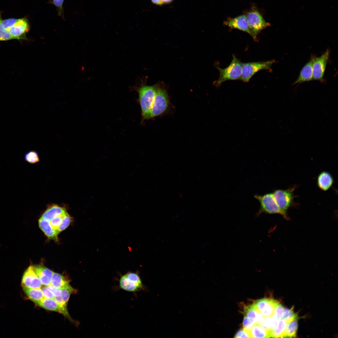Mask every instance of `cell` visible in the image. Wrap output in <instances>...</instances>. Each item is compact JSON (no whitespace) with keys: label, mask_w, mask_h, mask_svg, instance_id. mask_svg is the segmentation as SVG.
<instances>
[{"label":"cell","mask_w":338,"mask_h":338,"mask_svg":"<svg viewBox=\"0 0 338 338\" xmlns=\"http://www.w3.org/2000/svg\"><path fill=\"white\" fill-rule=\"evenodd\" d=\"M67 212L64 208L57 205H52L43 214L42 218L49 221L55 217L65 215Z\"/></svg>","instance_id":"obj_20"},{"label":"cell","mask_w":338,"mask_h":338,"mask_svg":"<svg viewBox=\"0 0 338 338\" xmlns=\"http://www.w3.org/2000/svg\"><path fill=\"white\" fill-rule=\"evenodd\" d=\"M26 161L31 164H34L38 162L39 159L38 153L34 151H30L24 155Z\"/></svg>","instance_id":"obj_26"},{"label":"cell","mask_w":338,"mask_h":338,"mask_svg":"<svg viewBox=\"0 0 338 338\" xmlns=\"http://www.w3.org/2000/svg\"><path fill=\"white\" fill-rule=\"evenodd\" d=\"M254 197L259 202L260 207L258 213L259 215L262 213L270 214H278L284 215L278 207L273 193H268L263 195H255Z\"/></svg>","instance_id":"obj_7"},{"label":"cell","mask_w":338,"mask_h":338,"mask_svg":"<svg viewBox=\"0 0 338 338\" xmlns=\"http://www.w3.org/2000/svg\"><path fill=\"white\" fill-rule=\"evenodd\" d=\"M44 298L54 299V296L47 286L41 288Z\"/></svg>","instance_id":"obj_36"},{"label":"cell","mask_w":338,"mask_h":338,"mask_svg":"<svg viewBox=\"0 0 338 338\" xmlns=\"http://www.w3.org/2000/svg\"><path fill=\"white\" fill-rule=\"evenodd\" d=\"M255 324V321L253 319L244 316L243 323V328L244 329L249 331L253 326Z\"/></svg>","instance_id":"obj_32"},{"label":"cell","mask_w":338,"mask_h":338,"mask_svg":"<svg viewBox=\"0 0 338 338\" xmlns=\"http://www.w3.org/2000/svg\"><path fill=\"white\" fill-rule=\"evenodd\" d=\"M278 303L273 299L264 298L255 301L254 305L264 317H272Z\"/></svg>","instance_id":"obj_12"},{"label":"cell","mask_w":338,"mask_h":338,"mask_svg":"<svg viewBox=\"0 0 338 338\" xmlns=\"http://www.w3.org/2000/svg\"><path fill=\"white\" fill-rule=\"evenodd\" d=\"M13 39L9 33L6 30L0 27V41H6Z\"/></svg>","instance_id":"obj_35"},{"label":"cell","mask_w":338,"mask_h":338,"mask_svg":"<svg viewBox=\"0 0 338 338\" xmlns=\"http://www.w3.org/2000/svg\"><path fill=\"white\" fill-rule=\"evenodd\" d=\"M284 307L283 306L278 303L276 304L273 315L275 316L279 320L282 319Z\"/></svg>","instance_id":"obj_34"},{"label":"cell","mask_w":338,"mask_h":338,"mask_svg":"<svg viewBox=\"0 0 338 338\" xmlns=\"http://www.w3.org/2000/svg\"><path fill=\"white\" fill-rule=\"evenodd\" d=\"M243 314L244 317L253 319L256 324H260L264 318L254 304L245 306Z\"/></svg>","instance_id":"obj_19"},{"label":"cell","mask_w":338,"mask_h":338,"mask_svg":"<svg viewBox=\"0 0 338 338\" xmlns=\"http://www.w3.org/2000/svg\"><path fill=\"white\" fill-rule=\"evenodd\" d=\"M38 306L46 310L58 312L71 320V318L69 314L67 307L61 306L54 299L44 298L36 303Z\"/></svg>","instance_id":"obj_13"},{"label":"cell","mask_w":338,"mask_h":338,"mask_svg":"<svg viewBox=\"0 0 338 338\" xmlns=\"http://www.w3.org/2000/svg\"><path fill=\"white\" fill-rule=\"evenodd\" d=\"M64 0H51L49 3L54 5L56 7L58 14L59 16L62 17L64 20L63 3Z\"/></svg>","instance_id":"obj_27"},{"label":"cell","mask_w":338,"mask_h":338,"mask_svg":"<svg viewBox=\"0 0 338 338\" xmlns=\"http://www.w3.org/2000/svg\"><path fill=\"white\" fill-rule=\"evenodd\" d=\"M295 188L294 186L285 190H275L273 193L278 207L284 214V218L286 219L289 218L287 215L288 209L294 203V192Z\"/></svg>","instance_id":"obj_4"},{"label":"cell","mask_w":338,"mask_h":338,"mask_svg":"<svg viewBox=\"0 0 338 338\" xmlns=\"http://www.w3.org/2000/svg\"><path fill=\"white\" fill-rule=\"evenodd\" d=\"M61 290L62 293L60 296L63 300L67 304L70 294L72 293H74L75 290L74 288L63 289Z\"/></svg>","instance_id":"obj_31"},{"label":"cell","mask_w":338,"mask_h":338,"mask_svg":"<svg viewBox=\"0 0 338 338\" xmlns=\"http://www.w3.org/2000/svg\"><path fill=\"white\" fill-rule=\"evenodd\" d=\"M119 286L124 290L133 293L145 289L138 274L132 272H128L120 277L119 280Z\"/></svg>","instance_id":"obj_5"},{"label":"cell","mask_w":338,"mask_h":338,"mask_svg":"<svg viewBox=\"0 0 338 338\" xmlns=\"http://www.w3.org/2000/svg\"><path fill=\"white\" fill-rule=\"evenodd\" d=\"M334 183L332 175L328 172L324 171L318 175L317 179V184L321 190L326 191L331 187Z\"/></svg>","instance_id":"obj_17"},{"label":"cell","mask_w":338,"mask_h":338,"mask_svg":"<svg viewBox=\"0 0 338 338\" xmlns=\"http://www.w3.org/2000/svg\"><path fill=\"white\" fill-rule=\"evenodd\" d=\"M33 267L42 285L47 286L51 284L54 273L52 271L41 264L33 266Z\"/></svg>","instance_id":"obj_15"},{"label":"cell","mask_w":338,"mask_h":338,"mask_svg":"<svg viewBox=\"0 0 338 338\" xmlns=\"http://www.w3.org/2000/svg\"><path fill=\"white\" fill-rule=\"evenodd\" d=\"M250 35L254 40L263 29L270 26L266 22L262 15L256 8L252 7L246 15Z\"/></svg>","instance_id":"obj_2"},{"label":"cell","mask_w":338,"mask_h":338,"mask_svg":"<svg viewBox=\"0 0 338 338\" xmlns=\"http://www.w3.org/2000/svg\"><path fill=\"white\" fill-rule=\"evenodd\" d=\"M38 224L40 228L49 238L57 240L58 233L53 228L49 221L41 217L39 220Z\"/></svg>","instance_id":"obj_18"},{"label":"cell","mask_w":338,"mask_h":338,"mask_svg":"<svg viewBox=\"0 0 338 338\" xmlns=\"http://www.w3.org/2000/svg\"><path fill=\"white\" fill-rule=\"evenodd\" d=\"M71 221V218L67 213L63 217L61 224L57 230L58 233L66 228L70 224Z\"/></svg>","instance_id":"obj_29"},{"label":"cell","mask_w":338,"mask_h":338,"mask_svg":"<svg viewBox=\"0 0 338 338\" xmlns=\"http://www.w3.org/2000/svg\"><path fill=\"white\" fill-rule=\"evenodd\" d=\"M23 289L28 297L35 304L44 298L41 288L32 289L23 287Z\"/></svg>","instance_id":"obj_22"},{"label":"cell","mask_w":338,"mask_h":338,"mask_svg":"<svg viewBox=\"0 0 338 338\" xmlns=\"http://www.w3.org/2000/svg\"><path fill=\"white\" fill-rule=\"evenodd\" d=\"M251 338H269L271 337L270 331L264 329L259 324H255L249 331Z\"/></svg>","instance_id":"obj_23"},{"label":"cell","mask_w":338,"mask_h":338,"mask_svg":"<svg viewBox=\"0 0 338 338\" xmlns=\"http://www.w3.org/2000/svg\"><path fill=\"white\" fill-rule=\"evenodd\" d=\"M47 287L52 292L54 297H58L61 295L62 293L61 289L57 288L51 284Z\"/></svg>","instance_id":"obj_38"},{"label":"cell","mask_w":338,"mask_h":338,"mask_svg":"<svg viewBox=\"0 0 338 338\" xmlns=\"http://www.w3.org/2000/svg\"><path fill=\"white\" fill-rule=\"evenodd\" d=\"M174 0H151L152 3L157 5H162L164 4L170 3Z\"/></svg>","instance_id":"obj_39"},{"label":"cell","mask_w":338,"mask_h":338,"mask_svg":"<svg viewBox=\"0 0 338 338\" xmlns=\"http://www.w3.org/2000/svg\"><path fill=\"white\" fill-rule=\"evenodd\" d=\"M242 64L233 55L232 60L228 67L225 69L218 67L220 74L218 80L216 82V85L219 86L228 80L240 79L242 75Z\"/></svg>","instance_id":"obj_3"},{"label":"cell","mask_w":338,"mask_h":338,"mask_svg":"<svg viewBox=\"0 0 338 338\" xmlns=\"http://www.w3.org/2000/svg\"><path fill=\"white\" fill-rule=\"evenodd\" d=\"M224 24L231 28L237 29L250 34L246 15H241L234 18H228Z\"/></svg>","instance_id":"obj_14"},{"label":"cell","mask_w":338,"mask_h":338,"mask_svg":"<svg viewBox=\"0 0 338 338\" xmlns=\"http://www.w3.org/2000/svg\"><path fill=\"white\" fill-rule=\"evenodd\" d=\"M169 100L166 91L163 89L158 88L151 107L150 118H153L161 115L167 109L169 105Z\"/></svg>","instance_id":"obj_6"},{"label":"cell","mask_w":338,"mask_h":338,"mask_svg":"<svg viewBox=\"0 0 338 338\" xmlns=\"http://www.w3.org/2000/svg\"><path fill=\"white\" fill-rule=\"evenodd\" d=\"M65 215L56 216L49 221L50 223L53 228L56 230L58 233L57 230L61 224L63 217Z\"/></svg>","instance_id":"obj_33"},{"label":"cell","mask_w":338,"mask_h":338,"mask_svg":"<svg viewBox=\"0 0 338 338\" xmlns=\"http://www.w3.org/2000/svg\"><path fill=\"white\" fill-rule=\"evenodd\" d=\"M274 62V60H272L243 63L242 75L240 79L243 82H248L258 71L262 70L270 69L272 65Z\"/></svg>","instance_id":"obj_8"},{"label":"cell","mask_w":338,"mask_h":338,"mask_svg":"<svg viewBox=\"0 0 338 338\" xmlns=\"http://www.w3.org/2000/svg\"><path fill=\"white\" fill-rule=\"evenodd\" d=\"M235 338H251L249 331L243 328L239 330L235 335Z\"/></svg>","instance_id":"obj_37"},{"label":"cell","mask_w":338,"mask_h":338,"mask_svg":"<svg viewBox=\"0 0 338 338\" xmlns=\"http://www.w3.org/2000/svg\"><path fill=\"white\" fill-rule=\"evenodd\" d=\"M51 284L54 286L63 289H72L73 288L69 284V281L63 275L54 272Z\"/></svg>","instance_id":"obj_21"},{"label":"cell","mask_w":338,"mask_h":338,"mask_svg":"<svg viewBox=\"0 0 338 338\" xmlns=\"http://www.w3.org/2000/svg\"><path fill=\"white\" fill-rule=\"evenodd\" d=\"M22 284L23 287L26 288L32 289L41 288L42 285L34 270L33 266H30L24 272Z\"/></svg>","instance_id":"obj_11"},{"label":"cell","mask_w":338,"mask_h":338,"mask_svg":"<svg viewBox=\"0 0 338 338\" xmlns=\"http://www.w3.org/2000/svg\"><path fill=\"white\" fill-rule=\"evenodd\" d=\"M286 324V322L283 320H279L277 325L271 330V337L283 338Z\"/></svg>","instance_id":"obj_24"},{"label":"cell","mask_w":338,"mask_h":338,"mask_svg":"<svg viewBox=\"0 0 338 338\" xmlns=\"http://www.w3.org/2000/svg\"><path fill=\"white\" fill-rule=\"evenodd\" d=\"M297 319H295L287 323L286 328L283 337H295L298 329Z\"/></svg>","instance_id":"obj_25"},{"label":"cell","mask_w":338,"mask_h":338,"mask_svg":"<svg viewBox=\"0 0 338 338\" xmlns=\"http://www.w3.org/2000/svg\"><path fill=\"white\" fill-rule=\"evenodd\" d=\"M260 324L264 329L270 331L271 333V330L273 324L272 316L264 317L263 320Z\"/></svg>","instance_id":"obj_30"},{"label":"cell","mask_w":338,"mask_h":338,"mask_svg":"<svg viewBox=\"0 0 338 338\" xmlns=\"http://www.w3.org/2000/svg\"><path fill=\"white\" fill-rule=\"evenodd\" d=\"M29 28L27 18H23L17 19L12 27L5 30L9 33L13 39H25L26 38V33L29 31Z\"/></svg>","instance_id":"obj_9"},{"label":"cell","mask_w":338,"mask_h":338,"mask_svg":"<svg viewBox=\"0 0 338 338\" xmlns=\"http://www.w3.org/2000/svg\"><path fill=\"white\" fill-rule=\"evenodd\" d=\"M314 59L313 58L303 67L294 84L313 79V66Z\"/></svg>","instance_id":"obj_16"},{"label":"cell","mask_w":338,"mask_h":338,"mask_svg":"<svg viewBox=\"0 0 338 338\" xmlns=\"http://www.w3.org/2000/svg\"><path fill=\"white\" fill-rule=\"evenodd\" d=\"M296 318H297V315L293 310L284 308L282 319L287 323Z\"/></svg>","instance_id":"obj_28"},{"label":"cell","mask_w":338,"mask_h":338,"mask_svg":"<svg viewBox=\"0 0 338 338\" xmlns=\"http://www.w3.org/2000/svg\"><path fill=\"white\" fill-rule=\"evenodd\" d=\"M329 53V50H327L320 56L315 58L313 66V79L323 80Z\"/></svg>","instance_id":"obj_10"},{"label":"cell","mask_w":338,"mask_h":338,"mask_svg":"<svg viewBox=\"0 0 338 338\" xmlns=\"http://www.w3.org/2000/svg\"><path fill=\"white\" fill-rule=\"evenodd\" d=\"M157 88L156 85L144 84L137 88L143 120L150 119L151 110Z\"/></svg>","instance_id":"obj_1"}]
</instances>
